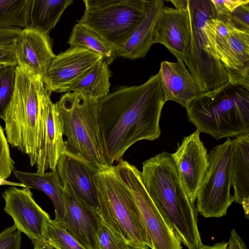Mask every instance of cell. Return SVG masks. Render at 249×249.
I'll use <instances>...</instances> for the list:
<instances>
[{
    "mask_svg": "<svg viewBox=\"0 0 249 249\" xmlns=\"http://www.w3.org/2000/svg\"><path fill=\"white\" fill-rule=\"evenodd\" d=\"M164 104L158 73L141 85L121 87L98 100L100 132L109 165L121 160L134 143L160 136Z\"/></svg>",
    "mask_w": 249,
    "mask_h": 249,
    "instance_id": "6da1fadb",
    "label": "cell"
},
{
    "mask_svg": "<svg viewBox=\"0 0 249 249\" xmlns=\"http://www.w3.org/2000/svg\"><path fill=\"white\" fill-rule=\"evenodd\" d=\"M141 176L150 196L163 212L180 242L188 249L201 246L196 206L183 187L171 154L163 151L144 161Z\"/></svg>",
    "mask_w": 249,
    "mask_h": 249,
    "instance_id": "7a4b0ae2",
    "label": "cell"
},
{
    "mask_svg": "<svg viewBox=\"0 0 249 249\" xmlns=\"http://www.w3.org/2000/svg\"><path fill=\"white\" fill-rule=\"evenodd\" d=\"M200 133L218 140L249 133V90L229 82L198 94L186 108Z\"/></svg>",
    "mask_w": 249,
    "mask_h": 249,
    "instance_id": "3957f363",
    "label": "cell"
},
{
    "mask_svg": "<svg viewBox=\"0 0 249 249\" xmlns=\"http://www.w3.org/2000/svg\"><path fill=\"white\" fill-rule=\"evenodd\" d=\"M98 100L80 92L69 91L55 104L66 137V151L101 171L111 165L105 154L98 120Z\"/></svg>",
    "mask_w": 249,
    "mask_h": 249,
    "instance_id": "277c9868",
    "label": "cell"
},
{
    "mask_svg": "<svg viewBox=\"0 0 249 249\" xmlns=\"http://www.w3.org/2000/svg\"><path fill=\"white\" fill-rule=\"evenodd\" d=\"M99 217L126 239L131 246L150 248L149 237L141 213L129 190L111 165L94 176Z\"/></svg>",
    "mask_w": 249,
    "mask_h": 249,
    "instance_id": "5b68a950",
    "label": "cell"
},
{
    "mask_svg": "<svg viewBox=\"0 0 249 249\" xmlns=\"http://www.w3.org/2000/svg\"><path fill=\"white\" fill-rule=\"evenodd\" d=\"M17 66L15 87L3 120L9 144L27 155L36 165L40 147L39 81Z\"/></svg>",
    "mask_w": 249,
    "mask_h": 249,
    "instance_id": "8992f818",
    "label": "cell"
},
{
    "mask_svg": "<svg viewBox=\"0 0 249 249\" xmlns=\"http://www.w3.org/2000/svg\"><path fill=\"white\" fill-rule=\"evenodd\" d=\"M191 40L185 63L199 94L216 89L228 82L226 71L208 38L206 25L216 17L211 0H188Z\"/></svg>",
    "mask_w": 249,
    "mask_h": 249,
    "instance_id": "52a82bcc",
    "label": "cell"
},
{
    "mask_svg": "<svg viewBox=\"0 0 249 249\" xmlns=\"http://www.w3.org/2000/svg\"><path fill=\"white\" fill-rule=\"evenodd\" d=\"M78 23L93 31L115 49L127 41L142 20L145 0H84Z\"/></svg>",
    "mask_w": 249,
    "mask_h": 249,
    "instance_id": "ba28073f",
    "label": "cell"
},
{
    "mask_svg": "<svg viewBox=\"0 0 249 249\" xmlns=\"http://www.w3.org/2000/svg\"><path fill=\"white\" fill-rule=\"evenodd\" d=\"M231 141L228 138L208 154V166L196 200L197 212L205 218H220L226 215L234 202L231 194Z\"/></svg>",
    "mask_w": 249,
    "mask_h": 249,
    "instance_id": "9c48e42d",
    "label": "cell"
},
{
    "mask_svg": "<svg viewBox=\"0 0 249 249\" xmlns=\"http://www.w3.org/2000/svg\"><path fill=\"white\" fill-rule=\"evenodd\" d=\"M115 169L132 195L143 220L151 249H182L166 216L153 201L142 182L141 171L127 161L120 160Z\"/></svg>",
    "mask_w": 249,
    "mask_h": 249,
    "instance_id": "30bf717a",
    "label": "cell"
},
{
    "mask_svg": "<svg viewBox=\"0 0 249 249\" xmlns=\"http://www.w3.org/2000/svg\"><path fill=\"white\" fill-rule=\"evenodd\" d=\"M52 92L39 82L40 147L36 164L37 173L48 169L55 171L58 161L66 151L62 120L55 103L51 101Z\"/></svg>",
    "mask_w": 249,
    "mask_h": 249,
    "instance_id": "8fae6325",
    "label": "cell"
},
{
    "mask_svg": "<svg viewBox=\"0 0 249 249\" xmlns=\"http://www.w3.org/2000/svg\"><path fill=\"white\" fill-rule=\"evenodd\" d=\"M4 210L13 219L15 226L31 240L34 246L47 243L49 214L35 200L30 189L12 186L2 194Z\"/></svg>",
    "mask_w": 249,
    "mask_h": 249,
    "instance_id": "7c38bea8",
    "label": "cell"
},
{
    "mask_svg": "<svg viewBox=\"0 0 249 249\" xmlns=\"http://www.w3.org/2000/svg\"><path fill=\"white\" fill-rule=\"evenodd\" d=\"M103 59L88 49L70 47L53 59L42 78L44 86L51 92H67L77 80Z\"/></svg>",
    "mask_w": 249,
    "mask_h": 249,
    "instance_id": "4fadbf2b",
    "label": "cell"
},
{
    "mask_svg": "<svg viewBox=\"0 0 249 249\" xmlns=\"http://www.w3.org/2000/svg\"><path fill=\"white\" fill-rule=\"evenodd\" d=\"M181 182L195 204L200 183L208 166V154L196 130L184 137L176 152L171 154Z\"/></svg>",
    "mask_w": 249,
    "mask_h": 249,
    "instance_id": "5bb4252c",
    "label": "cell"
},
{
    "mask_svg": "<svg viewBox=\"0 0 249 249\" xmlns=\"http://www.w3.org/2000/svg\"><path fill=\"white\" fill-rule=\"evenodd\" d=\"M191 34L187 4L185 8L164 6L155 26L153 43L163 45L185 63L191 46Z\"/></svg>",
    "mask_w": 249,
    "mask_h": 249,
    "instance_id": "9a60e30c",
    "label": "cell"
},
{
    "mask_svg": "<svg viewBox=\"0 0 249 249\" xmlns=\"http://www.w3.org/2000/svg\"><path fill=\"white\" fill-rule=\"evenodd\" d=\"M15 56L18 66L42 81L55 56L49 34L28 27L22 29L16 41Z\"/></svg>",
    "mask_w": 249,
    "mask_h": 249,
    "instance_id": "2e32d148",
    "label": "cell"
},
{
    "mask_svg": "<svg viewBox=\"0 0 249 249\" xmlns=\"http://www.w3.org/2000/svg\"><path fill=\"white\" fill-rule=\"evenodd\" d=\"M61 183L67 182L76 196L99 216L94 175L99 171L84 160L65 151L56 166Z\"/></svg>",
    "mask_w": 249,
    "mask_h": 249,
    "instance_id": "e0dca14e",
    "label": "cell"
},
{
    "mask_svg": "<svg viewBox=\"0 0 249 249\" xmlns=\"http://www.w3.org/2000/svg\"><path fill=\"white\" fill-rule=\"evenodd\" d=\"M62 184L67 219L65 230L86 249H100L97 237L99 216L76 196L69 183Z\"/></svg>",
    "mask_w": 249,
    "mask_h": 249,
    "instance_id": "ac0fdd59",
    "label": "cell"
},
{
    "mask_svg": "<svg viewBox=\"0 0 249 249\" xmlns=\"http://www.w3.org/2000/svg\"><path fill=\"white\" fill-rule=\"evenodd\" d=\"M177 62H161L158 72L164 101H172L186 108L199 94L196 84L179 58Z\"/></svg>",
    "mask_w": 249,
    "mask_h": 249,
    "instance_id": "d6986e66",
    "label": "cell"
},
{
    "mask_svg": "<svg viewBox=\"0 0 249 249\" xmlns=\"http://www.w3.org/2000/svg\"><path fill=\"white\" fill-rule=\"evenodd\" d=\"M163 0H145L143 17L125 43L116 50L117 57L129 59L144 58L153 43L154 33Z\"/></svg>",
    "mask_w": 249,
    "mask_h": 249,
    "instance_id": "ffe728a7",
    "label": "cell"
},
{
    "mask_svg": "<svg viewBox=\"0 0 249 249\" xmlns=\"http://www.w3.org/2000/svg\"><path fill=\"white\" fill-rule=\"evenodd\" d=\"M13 172L25 188L41 191L50 198L54 207L53 220L65 229L67 219L65 191L57 171L29 173L15 170Z\"/></svg>",
    "mask_w": 249,
    "mask_h": 249,
    "instance_id": "44dd1931",
    "label": "cell"
},
{
    "mask_svg": "<svg viewBox=\"0 0 249 249\" xmlns=\"http://www.w3.org/2000/svg\"><path fill=\"white\" fill-rule=\"evenodd\" d=\"M207 24V23H206ZM209 41L225 69L238 70L249 66V31L233 25L224 37L211 34L206 25Z\"/></svg>",
    "mask_w": 249,
    "mask_h": 249,
    "instance_id": "7402d4cb",
    "label": "cell"
},
{
    "mask_svg": "<svg viewBox=\"0 0 249 249\" xmlns=\"http://www.w3.org/2000/svg\"><path fill=\"white\" fill-rule=\"evenodd\" d=\"M231 173L234 202L240 204L249 217V133L231 141Z\"/></svg>",
    "mask_w": 249,
    "mask_h": 249,
    "instance_id": "603a6c76",
    "label": "cell"
},
{
    "mask_svg": "<svg viewBox=\"0 0 249 249\" xmlns=\"http://www.w3.org/2000/svg\"><path fill=\"white\" fill-rule=\"evenodd\" d=\"M72 0H31L27 27L49 34Z\"/></svg>",
    "mask_w": 249,
    "mask_h": 249,
    "instance_id": "cb8c5ba5",
    "label": "cell"
},
{
    "mask_svg": "<svg viewBox=\"0 0 249 249\" xmlns=\"http://www.w3.org/2000/svg\"><path fill=\"white\" fill-rule=\"evenodd\" d=\"M110 76L108 65L103 59L77 80L68 92H78L100 99L109 93Z\"/></svg>",
    "mask_w": 249,
    "mask_h": 249,
    "instance_id": "d4e9b609",
    "label": "cell"
},
{
    "mask_svg": "<svg viewBox=\"0 0 249 249\" xmlns=\"http://www.w3.org/2000/svg\"><path fill=\"white\" fill-rule=\"evenodd\" d=\"M68 43L70 47L85 48L99 54L108 65L117 57L113 47L93 31L78 23L73 27Z\"/></svg>",
    "mask_w": 249,
    "mask_h": 249,
    "instance_id": "484cf974",
    "label": "cell"
},
{
    "mask_svg": "<svg viewBox=\"0 0 249 249\" xmlns=\"http://www.w3.org/2000/svg\"><path fill=\"white\" fill-rule=\"evenodd\" d=\"M31 0H0V28L27 26Z\"/></svg>",
    "mask_w": 249,
    "mask_h": 249,
    "instance_id": "4316f807",
    "label": "cell"
},
{
    "mask_svg": "<svg viewBox=\"0 0 249 249\" xmlns=\"http://www.w3.org/2000/svg\"><path fill=\"white\" fill-rule=\"evenodd\" d=\"M21 30L18 28H0V65L18 66L15 56V44Z\"/></svg>",
    "mask_w": 249,
    "mask_h": 249,
    "instance_id": "83f0119b",
    "label": "cell"
},
{
    "mask_svg": "<svg viewBox=\"0 0 249 249\" xmlns=\"http://www.w3.org/2000/svg\"><path fill=\"white\" fill-rule=\"evenodd\" d=\"M47 242L54 249H86L51 219L48 221Z\"/></svg>",
    "mask_w": 249,
    "mask_h": 249,
    "instance_id": "f1b7e54d",
    "label": "cell"
},
{
    "mask_svg": "<svg viewBox=\"0 0 249 249\" xmlns=\"http://www.w3.org/2000/svg\"><path fill=\"white\" fill-rule=\"evenodd\" d=\"M16 70V66L6 65L0 71V119L2 120L14 93Z\"/></svg>",
    "mask_w": 249,
    "mask_h": 249,
    "instance_id": "f546056e",
    "label": "cell"
},
{
    "mask_svg": "<svg viewBox=\"0 0 249 249\" xmlns=\"http://www.w3.org/2000/svg\"><path fill=\"white\" fill-rule=\"evenodd\" d=\"M97 237L100 249H129L130 246L126 239L114 231L100 217Z\"/></svg>",
    "mask_w": 249,
    "mask_h": 249,
    "instance_id": "4dcf8cb0",
    "label": "cell"
},
{
    "mask_svg": "<svg viewBox=\"0 0 249 249\" xmlns=\"http://www.w3.org/2000/svg\"><path fill=\"white\" fill-rule=\"evenodd\" d=\"M15 162L10 155L8 142L3 128L0 125V178H8L15 166Z\"/></svg>",
    "mask_w": 249,
    "mask_h": 249,
    "instance_id": "1f68e13d",
    "label": "cell"
},
{
    "mask_svg": "<svg viewBox=\"0 0 249 249\" xmlns=\"http://www.w3.org/2000/svg\"><path fill=\"white\" fill-rule=\"evenodd\" d=\"M213 5L216 18L226 20L233 10L239 6L249 3V0H211Z\"/></svg>",
    "mask_w": 249,
    "mask_h": 249,
    "instance_id": "d6a6232c",
    "label": "cell"
},
{
    "mask_svg": "<svg viewBox=\"0 0 249 249\" xmlns=\"http://www.w3.org/2000/svg\"><path fill=\"white\" fill-rule=\"evenodd\" d=\"M21 234L15 226H10L0 232V249H20Z\"/></svg>",
    "mask_w": 249,
    "mask_h": 249,
    "instance_id": "836d02e7",
    "label": "cell"
},
{
    "mask_svg": "<svg viewBox=\"0 0 249 249\" xmlns=\"http://www.w3.org/2000/svg\"><path fill=\"white\" fill-rule=\"evenodd\" d=\"M228 20L234 27L249 31V3L242 4L235 8Z\"/></svg>",
    "mask_w": 249,
    "mask_h": 249,
    "instance_id": "e575fe53",
    "label": "cell"
},
{
    "mask_svg": "<svg viewBox=\"0 0 249 249\" xmlns=\"http://www.w3.org/2000/svg\"><path fill=\"white\" fill-rule=\"evenodd\" d=\"M228 82L249 90V66L238 70L225 69Z\"/></svg>",
    "mask_w": 249,
    "mask_h": 249,
    "instance_id": "d590c367",
    "label": "cell"
},
{
    "mask_svg": "<svg viewBox=\"0 0 249 249\" xmlns=\"http://www.w3.org/2000/svg\"><path fill=\"white\" fill-rule=\"evenodd\" d=\"M228 243V249H248L243 240L233 229L231 231Z\"/></svg>",
    "mask_w": 249,
    "mask_h": 249,
    "instance_id": "8d00e7d4",
    "label": "cell"
},
{
    "mask_svg": "<svg viewBox=\"0 0 249 249\" xmlns=\"http://www.w3.org/2000/svg\"><path fill=\"white\" fill-rule=\"evenodd\" d=\"M197 249H228V243L222 241L213 245H205L202 244Z\"/></svg>",
    "mask_w": 249,
    "mask_h": 249,
    "instance_id": "74e56055",
    "label": "cell"
},
{
    "mask_svg": "<svg viewBox=\"0 0 249 249\" xmlns=\"http://www.w3.org/2000/svg\"><path fill=\"white\" fill-rule=\"evenodd\" d=\"M0 185H9L11 186H18L21 187H25V185L19 182H15L8 181L6 179L0 178Z\"/></svg>",
    "mask_w": 249,
    "mask_h": 249,
    "instance_id": "f35d334b",
    "label": "cell"
},
{
    "mask_svg": "<svg viewBox=\"0 0 249 249\" xmlns=\"http://www.w3.org/2000/svg\"><path fill=\"white\" fill-rule=\"evenodd\" d=\"M33 249H54L48 242L42 245L34 246Z\"/></svg>",
    "mask_w": 249,
    "mask_h": 249,
    "instance_id": "ab89813d",
    "label": "cell"
},
{
    "mask_svg": "<svg viewBox=\"0 0 249 249\" xmlns=\"http://www.w3.org/2000/svg\"><path fill=\"white\" fill-rule=\"evenodd\" d=\"M149 247L147 246L143 247L142 248H136L133 247H130L129 249H149Z\"/></svg>",
    "mask_w": 249,
    "mask_h": 249,
    "instance_id": "60d3db41",
    "label": "cell"
},
{
    "mask_svg": "<svg viewBox=\"0 0 249 249\" xmlns=\"http://www.w3.org/2000/svg\"><path fill=\"white\" fill-rule=\"evenodd\" d=\"M4 66V65H0V70L2 68V67Z\"/></svg>",
    "mask_w": 249,
    "mask_h": 249,
    "instance_id": "b9f144b4",
    "label": "cell"
}]
</instances>
